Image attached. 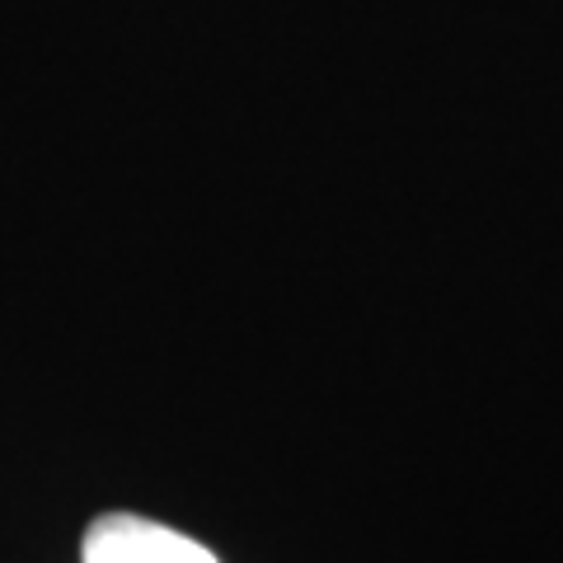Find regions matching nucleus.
Returning a JSON list of instances; mask_svg holds the SVG:
<instances>
[{"label": "nucleus", "mask_w": 563, "mask_h": 563, "mask_svg": "<svg viewBox=\"0 0 563 563\" xmlns=\"http://www.w3.org/2000/svg\"><path fill=\"white\" fill-rule=\"evenodd\" d=\"M80 563H217V554L174 526L118 512L90 526Z\"/></svg>", "instance_id": "f257e3e1"}]
</instances>
